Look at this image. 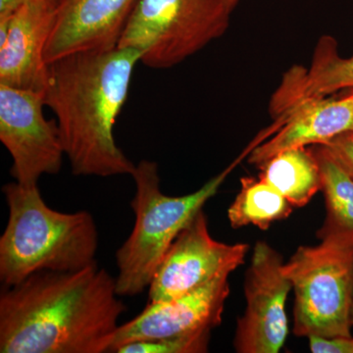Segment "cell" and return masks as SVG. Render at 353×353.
Wrapping results in <instances>:
<instances>
[{"instance_id":"cell-13","label":"cell","mask_w":353,"mask_h":353,"mask_svg":"<svg viewBox=\"0 0 353 353\" xmlns=\"http://www.w3.org/2000/svg\"><path fill=\"white\" fill-rule=\"evenodd\" d=\"M279 129L248 154L260 166L290 148L326 145L341 132L353 129V90L340 97H310L275 116Z\"/></svg>"},{"instance_id":"cell-2","label":"cell","mask_w":353,"mask_h":353,"mask_svg":"<svg viewBox=\"0 0 353 353\" xmlns=\"http://www.w3.org/2000/svg\"><path fill=\"white\" fill-rule=\"evenodd\" d=\"M141 53L132 48L72 53L50 64L46 106L57 117L76 176L130 175L136 170L114 138Z\"/></svg>"},{"instance_id":"cell-9","label":"cell","mask_w":353,"mask_h":353,"mask_svg":"<svg viewBox=\"0 0 353 353\" xmlns=\"http://www.w3.org/2000/svg\"><path fill=\"white\" fill-rule=\"evenodd\" d=\"M250 245H227L209 233L203 210L187 225L165 255L150 285V303L173 301L230 275L245 262Z\"/></svg>"},{"instance_id":"cell-20","label":"cell","mask_w":353,"mask_h":353,"mask_svg":"<svg viewBox=\"0 0 353 353\" xmlns=\"http://www.w3.org/2000/svg\"><path fill=\"white\" fill-rule=\"evenodd\" d=\"M309 348L313 353H353V336L324 338L308 336Z\"/></svg>"},{"instance_id":"cell-22","label":"cell","mask_w":353,"mask_h":353,"mask_svg":"<svg viewBox=\"0 0 353 353\" xmlns=\"http://www.w3.org/2000/svg\"><path fill=\"white\" fill-rule=\"evenodd\" d=\"M241 0H228V2H229L230 4H231V6L233 7V8L234 9V7L236 6V4L239 3V2H240Z\"/></svg>"},{"instance_id":"cell-3","label":"cell","mask_w":353,"mask_h":353,"mask_svg":"<svg viewBox=\"0 0 353 353\" xmlns=\"http://www.w3.org/2000/svg\"><path fill=\"white\" fill-rule=\"evenodd\" d=\"M9 218L0 238V281L19 284L41 271L76 272L95 263L99 231L88 211L50 208L38 185L17 182L2 188Z\"/></svg>"},{"instance_id":"cell-17","label":"cell","mask_w":353,"mask_h":353,"mask_svg":"<svg viewBox=\"0 0 353 353\" xmlns=\"http://www.w3.org/2000/svg\"><path fill=\"white\" fill-rule=\"evenodd\" d=\"M292 208L278 190L259 176H243L240 192L228 210V218L234 229L252 225L268 230L274 222L287 219Z\"/></svg>"},{"instance_id":"cell-12","label":"cell","mask_w":353,"mask_h":353,"mask_svg":"<svg viewBox=\"0 0 353 353\" xmlns=\"http://www.w3.org/2000/svg\"><path fill=\"white\" fill-rule=\"evenodd\" d=\"M137 0H57L44 50L46 63L90 50L117 48Z\"/></svg>"},{"instance_id":"cell-16","label":"cell","mask_w":353,"mask_h":353,"mask_svg":"<svg viewBox=\"0 0 353 353\" xmlns=\"http://www.w3.org/2000/svg\"><path fill=\"white\" fill-rule=\"evenodd\" d=\"M259 168V178L278 190L294 208H303L321 190L320 169L311 148L284 150Z\"/></svg>"},{"instance_id":"cell-1","label":"cell","mask_w":353,"mask_h":353,"mask_svg":"<svg viewBox=\"0 0 353 353\" xmlns=\"http://www.w3.org/2000/svg\"><path fill=\"white\" fill-rule=\"evenodd\" d=\"M126 306L95 263L41 271L0 294V352H108Z\"/></svg>"},{"instance_id":"cell-21","label":"cell","mask_w":353,"mask_h":353,"mask_svg":"<svg viewBox=\"0 0 353 353\" xmlns=\"http://www.w3.org/2000/svg\"><path fill=\"white\" fill-rule=\"evenodd\" d=\"M31 0H0V20L13 15L21 6Z\"/></svg>"},{"instance_id":"cell-8","label":"cell","mask_w":353,"mask_h":353,"mask_svg":"<svg viewBox=\"0 0 353 353\" xmlns=\"http://www.w3.org/2000/svg\"><path fill=\"white\" fill-rule=\"evenodd\" d=\"M283 265L275 248L257 241L245 275V310L234 338L236 352L277 353L285 345L289 334L285 303L292 287Z\"/></svg>"},{"instance_id":"cell-14","label":"cell","mask_w":353,"mask_h":353,"mask_svg":"<svg viewBox=\"0 0 353 353\" xmlns=\"http://www.w3.org/2000/svg\"><path fill=\"white\" fill-rule=\"evenodd\" d=\"M353 90V55L341 57L338 43L331 36L318 41L310 68L294 66L285 74L275 97L283 106L310 97H329Z\"/></svg>"},{"instance_id":"cell-7","label":"cell","mask_w":353,"mask_h":353,"mask_svg":"<svg viewBox=\"0 0 353 353\" xmlns=\"http://www.w3.org/2000/svg\"><path fill=\"white\" fill-rule=\"evenodd\" d=\"M44 94L0 85V141L12 158L11 176L23 187L61 170L63 143L57 120L43 114Z\"/></svg>"},{"instance_id":"cell-10","label":"cell","mask_w":353,"mask_h":353,"mask_svg":"<svg viewBox=\"0 0 353 353\" xmlns=\"http://www.w3.org/2000/svg\"><path fill=\"white\" fill-rule=\"evenodd\" d=\"M228 278L221 276L173 301L148 303L137 317L118 327L108 352L132 341L212 331L222 322L230 294Z\"/></svg>"},{"instance_id":"cell-19","label":"cell","mask_w":353,"mask_h":353,"mask_svg":"<svg viewBox=\"0 0 353 353\" xmlns=\"http://www.w3.org/2000/svg\"><path fill=\"white\" fill-rule=\"evenodd\" d=\"M324 145L353 178V129L341 132Z\"/></svg>"},{"instance_id":"cell-11","label":"cell","mask_w":353,"mask_h":353,"mask_svg":"<svg viewBox=\"0 0 353 353\" xmlns=\"http://www.w3.org/2000/svg\"><path fill=\"white\" fill-rule=\"evenodd\" d=\"M57 0H31L0 20V85L44 94L50 65L44 57Z\"/></svg>"},{"instance_id":"cell-15","label":"cell","mask_w":353,"mask_h":353,"mask_svg":"<svg viewBox=\"0 0 353 353\" xmlns=\"http://www.w3.org/2000/svg\"><path fill=\"white\" fill-rule=\"evenodd\" d=\"M321 176L326 216L318 230L320 240L329 236L353 241V178L324 145H311Z\"/></svg>"},{"instance_id":"cell-18","label":"cell","mask_w":353,"mask_h":353,"mask_svg":"<svg viewBox=\"0 0 353 353\" xmlns=\"http://www.w3.org/2000/svg\"><path fill=\"white\" fill-rule=\"evenodd\" d=\"M211 332L190 336L132 341L116 348L115 353H201L208 352Z\"/></svg>"},{"instance_id":"cell-6","label":"cell","mask_w":353,"mask_h":353,"mask_svg":"<svg viewBox=\"0 0 353 353\" xmlns=\"http://www.w3.org/2000/svg\"><path fill=\"white\" fill-rule=\"evenodd\" d=\"M233 10L228 0H137L118 48L139 51L150 68H170L222 36Z\"/></svg>"},{"instance_id":"cell-4","label":"cell","mask_w":353,"mask_h":353,"mask_svg":"<svg viewBox=\"0 0 353 353\" xmlns=\"http://www.w3.org/2000/svg\"><path fill=\"white\" fill-rule=\"evenodd\" d=\"M248 146L240 157L201 189L183 196H166L160 188L158 166L141 160L132 176L136 194L131 202L134 229L116 252L118 275L116 290L120 296H136L150 288L155 272L181 231L217 194L229 174L252 152Z\"/></svg>"},{"instance_id":"cell-5","label":"cell","mask_w":353,"mask_h":353,"mask_svg":"<svg viewBox=\"0 0 353 353\" xmlns=\"http://www.w3.org/2000/svg\"><path fill=\"white\" fill-rule=\"evenodd\" d=\"M283 273L294 292L296 336H352V241L329 236L299 246Z\"/></svg>"}]
</instances>
